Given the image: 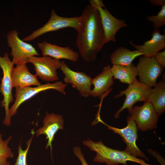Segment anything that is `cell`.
Returning <instances> with one entry per match:
<instances>
[{
	"mask_svg": "<svg viewBox=\"0 0 165 165\" xmlns=\"http://www.w3.org/2000/svg\"><path fill=\"white\" fill-rule=\"evenodd\" d=\"M67 84L58 81L53 83H48L34 87L30 86L15 88V100L13 105L9 109V114L11 118L17 112L19 106L24 102L39 93L50 90H54L66 94L65 91Z\"/></svg>",
	"mask_w": 165,
	"mask_h": 165,
	"instance_id": "6",
	"label": "cell"
},
{
	"mask_svg": "<svg viewBox=\"0 0 165 165\" xmlns=\"http://www.w3.org/2000/svg\"><path fill=\"white\" fill-rule=\"evenodd\" d=\"M147 101L152 105L159 116L165 111V82L160 81L153 88H152Z\"/></svg>",
	"mask_w": 165,
	"mask_h": 165,
	"instance_id": "19",
	"label": "cell"
},
{
	"mask_svg": "<svg viewBox=\"0 0 165 165\" xmlns=\"http://www.w3.org/2000/svg\"><path fill=\"white\" fill-rule=\"evenodd\" d=\"M64 75V80L66 83L72 85L81 95L86 97L90 95L91 90V77L83 72L74 71L70 69L64 61L61 62L60 69Z\"/></svg>",
	"mask_w": 165,
	"mask_h": 165,
	"instance_id": "12",
	"label": "cell"
},
{
	"mask_svg": "<svg viewBox=\"0 0 165 165\" xmlns=\"http://www.w3.org/2000/svg\"><path fill=\"white\" fill-rule=\"evenodd\" d=\"M36 75H33L29 71L26 64L16 65L13 69L12 76V88L24 87L41 85L38 80Z\"/></svg>",
	"mask_w": 165,
	"mask_h": 165,
	"instance_id": "17",
	"label": "cell"
},
{
	"mask_svg": "<svg viewBox=\"0 0 165 165\" xmlns=\"http://www.w3.org/2000/svg\"><path fill=\"white\" fill-rule=\"evenodd\" d=\"M130 116L135 122L138 130L143 132L157 127L159 116L149 101L145 102L142 106L133 107Z\"/></svg>",
	"mask_w": 165,
	"mask_h": 165,
	"instance_id": "11",
	"label": "cell"
},
{
	"mask_svg": "<svg viewBox=\"0 0 165 165\" xmlns=\"http://www.w3.org/2000/svg\"><path fill=\"white\" fill-rule=\"evenodd\" d=\"M64 123L63 117L61 115L53 112L50 114L46 112L43 120V126L38 129L35 132L37 137L42 134L46 136V139L48 140V141L45 149H47L50 147L52 159V142L58 130L64 129Z\"/></svg>",
	"mask_w": 165,
	"mask_h": 165,
	"instance_id": "13",
	"label": "cell"
},
{
	"mask_svg": "<svg viewBox=\"0 0 165 165\" xmlns=\"http://www.w3.org/2000/svg\"><path fill=\"white\" fill-rule=\"evenodd\" d=\"M83 144L96 153L93 161L106 165H127L128 161H131L141 165H154L146 163L145 160L134 157L124 151L115 149L105 145L101 140L95 142L89 138L83 141Z\"/></svg>",
	"mask_w": 165,
	"mask_h": 165,
	"instance_id": "2",
	"label": "cell"
},
{
	"mask_svg": "<svg viewBox=\"0 0 165 165\" xmlns=\"http://www.w3.org/2000/svg\"><path fill=\"white\" fill-rule=\"evenodd\" d=\"M105 36V44L115 42L116 33L120 28L127 26L124 20L119 19L105 8H97Z\"/></svg>",
	"mask_w": 165,
	"mask_h": 165,
	"instance_id": "14",
	"label": "cell"
},
{
	"mask_svg": "<svg viewBox=\"0 0 165 165\" xmlns=\"http://www.w3.org/2000/svg\"><path fill=\"white\" fill-rule=\"evenodd\" d=\"M129 43L136 50L142 52L143 56L151 57L165 48V34H161L159 29H154L152 34L151 39L145 42L142 45H137L132 41Z\"/></svg>",
	"mask_w": 165,
	"mask_h": 165,
	"instance_id": "16",
	"label": "cell"
},
{
	"mask_svg": "<svg viewBox=\"0 0 165 165\" xmlns=\"http://www.w3.org/2000/svg\"><path fill=\"white\" fill-rule=\"evenodd\" d=\"M28 63L33 64L36 75L42 80L53 82L59 80L57 71L60 68L61 62L59 60L48 56H34L28 59Z\"/></svg>",
	"mask_w": 165,
	"mask_h": 165,
	"instance_id": "10",
	"label": "cell"
},
{
	"mask_svg": "<svg viewBox=\"0 0 165 165\" xmlns=\"http://www.w3.org/2000/svg\"><path fill=\"white\" fill-rule=\"evenodd\" d=\"M127 126L123 128H117L104 123L109 130L121 136L127 145L125 151L134 157L141 158L149 161L148 158L140 150L136 144L138 130L135 122L131 116H127Z\"/></svg>",
	"mask_w": 165,
	"mask_h": 165,
	"instance_id": "8",
	"label": "cell"
},
{
	"mask_svg": "<svg viewBox=\"0 0 165 165\" xmlns=\"http://www.w3.org/2000/svg\"><path fill=\"white\" fill-rule=\"evenodd\" d=\"M81 21V16L62 17L57 15L52 9L50 17L48 21L42 27L33 31L30 35L22 40L25 42L32 41L46 33L67 28H73L77 31L80 26Z\"/></svg>",
	"mask_w": 165,
	"mask_h": 165,
	"instance_id": "4",
	"label": "cell"
},
{
	"mask_svg": "<svg viewBox=\"0 0 165 165\" xmlns=\"http://www.w3.org/2000/svg\"><path fill=\"white\" fill-rule=\"evenodd\" d=\"M113 77L111 67L108 65L103 68L102 72L92 79V84L94 86L90 95L94 97H99L110 89L114 83Z\"/></svg>",
	"mask_w": 165,
	"mask_h": 165,
	"instance_id": "18",
	"label": "cell"
},
{
	"mask_svg": "<svg viewBox=\"0 0 165 165\" xmlns=\"http://www.w3.org/2000/svg\"><path fill=\"white\" fill-rule=\"evenodd\" d=\"M146 150L153 157L156 159L157 161L161 165H165V158L161 156L159 152L150 149H147Z\"/></svg>",
	"mask_w": 165,
	"mask_h": 165,
	"instance_id": "26",
	"label": "cell"
},
{
	"mask_svg": "<svg viewBox=\"0 0 165 165\" xmlns=\"http://www.w3.org/2000/svg\"><path fill=\"white\" fill-rule=\"evenodd\" d=\"M152 6H161L165 5V0H150L149 1Z\"/></svg>",
	"mask_w": 165,
	"mask_h": 165,
	"instance_id": "29",
	"label": "cell"
},
{
	"mask_svg": "<svg viewBox=\"0 0 165 165\" xmlns=\"http://www.w3.org/2000/svg\"><path fill=\"white\" fill-rule=\"evenodd\" d=\"M72 150L74 154L80 160L82 165H89L85 160L84 155L81 152V148L79 146L74 147Z\"/></svg>",
	"mask_w": 165,
	"mask_h": 165,
	"instance_id": "25",
	"label": "cell"
},
{
	"mask_svg": "<svg viewBox=\"0 0 165 165\" xmlns=\"http://www.w3.org/2000/svg\"><path fill=\"white\" fill-rule=\"evenodd\" d=\"M8 45L11 49L10 53L12 62L16 65L27 64L29 57L38 56L35 48L31 44L21 39L16 30L9 31L6 35Z\"/></svg>",
	"mask_w": 165,
	"mask_h": 165,
	"instance_id": "5",
	"label": "cell"
},
{
	"mask_svg": "<svg viewBox=\"0 0 165 165\" xmlns=\"http://www.w3.org/2000/svg\"><path fill=\"white\" fill-rule=\"evenodd\" d=\"M136 67L139 76L138 81L151 88L156 85L157 79L164 68L153 56L141 57Z\"/></svg>",
	"mask_w": 165,
	"mask_h": 165,
	"instance_id": "9",
	"label": "cell"
},
{
	"mask_svg": "<svg viewBox=\"0 0 165 165\" xmlns=\"http://www.w3.org/2000/svg\"><path fill=\"white\" fill-rule=\"evenodd\" d=\"M2 137L0 133V159L3 158H12L14 157V154L8 146L12 136L9 137L6 140H3Z\"/></svg>",
	"mask_w": 165,
	"mask_h": 165,
	"instance_id": "24",
	"label": "cell"
},
{
	"mask_svg": "<svg viewBox=\"0 0 165 165\" xmlns=\"http://www.w3.org/2000/svg\"><path fill=\"white\" fill-rule=\"evenodd\" d=\"M147 20L153 23L154 29H159L165 25V5L161 6V8L156 15L148 16Z\"/></svg>",
	"mask_w": 165,
	"mask_h": 165,
	"instance_id": "23",
	"label": "cell"
},
{
	"mask_svg": "<svg viewBox=\"0 0 165 165\" xmlns=\"http://www.w3.org/2000/svg\"><path fill=\"white\" fill-rule=\"evenodd\" d=\"M151 89L137 79L133 83L129 85L126 89L120 91V93L115 96L114 98H117L123 95L126 96V98L123 106L115 114L114 118H119L120 112L126 108L127 109L130 116L135 103L138 101L145 102L148 101Z\"/></svg>",
	"mask_w": 165,
	"mask_h": 165,
	"instance_id": "7",
	"label": "cell"
},
{
	"mask_svg": "<svg viewBox=\"0 0 165 165\" xmlns=\"http://www.w3.org/2000/svg\"><path fill=\"white\" fill-rule=\"evenodd\" d=\"M14 64L9 58V54L5 52L3 57L0 56V67L3 72V77L0 85V93L3 99L1 106L5 110V117L3 121L4 125L9 126L11 125V117L9 114V104L13 101L12 94V76Z\"/></svg>",
	"mask_w": 165,
	"mask_h": 165,
	"instance_id": "3",
	"label": "cell"
},
{
	"mask_svg": "<svg viewBox=\"0 0 165 165\" xmlns=\"http://www.w3.org/2000/svg\"></svg>",
	"mask_w": 165,
	"mask_h": 165,
	"instance_id": "31",
	"label": "cell"
},
{
	"mask_svg": "<svg viewBox=\"0 0 165 165\" xmlns=\"http://www.w3.org/2000/svg\"><path fill=\"white\" fill-rule=\"evenodd\" d=\"M80 26L76 31V46L82 58L93 63L105 44V36L97 9L87 5L82 11Z\"/></svg>",
	"mask_w": 165,
	"mask_h": 165,
	"instance_id": "1",
	"label": "cell"
},
{
	"mask_svg": "<svg viewBox=\"0 0 165 165\" xmlns=\"http://www.w3.org/2000/svg\"><path fill=\"white\" fill-rule=\"evenodd\" d=\"M159 64L163 68L165 67V50L158 52L153 56Z\"/></svg>",
	"mask_w": 165,
	"mask_h": 165,
	"instance_id": "27",
	"label": "cell"
},
{
	"mask_svg": "<svg viewBox=\"0 0 165 165\" xmlns=\"http://www.w3.org/2000/svg\"><path fill=\"white\" fill-rule=\"evenodd\" d=\"M37 46L41 51L42 56H48L59 60L66 59L74 62L79 58V53L68 47L60 46L46 41L38 42Z\"/></svg>",
	"mask_w": 165,
	"mask_h": 165,
	"instance_id": "15",
	"label": "cell"
},
{
	"mask_svg": "<svg viewBox=\"0 0 165 165\" xmlns=\"http://www.w3.org/2000/svg\"><path fill=\"white\" fill-rule=\"evenodd\" d=\"M111 71L114 79H118L121 82L129 85L133 83L138 75L136 67L133 63L127 66L113 65Z\"/></svg>",
	"mask_w": 165,
	"mask_h": 165,
	"instance_id": "21",
	"label": "cell"
},
{
	"mask_svg": "<svg viewBox=\"0 0 165 165\" xmlns=\"http://www.w3.org/2000/svg\"><path fill=\"white\" fill-rule=\"evenodd\" d=\"M32 136L31 138L26 142V148L23 150L21 145V139L18 146V155L15 162L13 165H28L27 162V155L35 134L34 129L31 130Z\"/></svg>",
	"mask_w": 165,
	"mask_h": 165,
	"instance_id": "22",
	"label": "cell"
},
{
	"mask_svg": "<svg viewBox=\"0 0 165 165\" xmlns=\"http://www.w3.org/2000/svg\"><path fill=\"white\" fill-rule=\"evenodd\" d=\"M89 1L90 4L94 6L97 9L98 8L105 7L102 1L101 0H91Z\"/></svg>",
	"mask_w": 165,
	"mask_h": 165,
	"instance_id": "28",
	"label": "cell"
},
{
	"mask_svg": "<svg viewBox=\"0 0 165 165\" xmlns=\"http://www.w3.org/2000/svg\"><path fill=\"white\" fill-rule=\"evenodd\" d=\"M143 55L140 51L136 50L132 51L122 46L117 48L113 52L111 55L110 60L113 65L127 66L131 64L136 57Z\"/></svg>",
	"mask_w": 165,
	"mask_h": 165,
	"instance_id": "20",
	"label": "cell"
},
{
	"mask_svg": "<svg viewBox=\"0 0 165 165\" xmlns=\"http://www.w3.org/2000/svg\"><path fill=\"white\" fill-rule=\"evenodd\" d=\"M7 158H3L0 159V165H10Z\"/></svg>",
	"mask_w": 165,
	"mask_h": 165,
	"instance_id": "30",
	"label": "cell"
}]
</instances>
